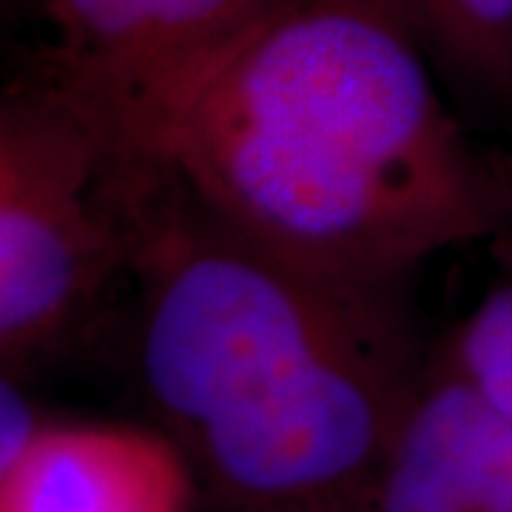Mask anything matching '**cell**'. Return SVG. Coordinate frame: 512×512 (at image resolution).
<instances>
[{"instance_id":"6da1fadb","label":"cell","mask_w":512,"mask_h":512,"mask_svg":"<svg viewBox=\"0 0 512 512\" xmlns=\"http://www.w3.org/2000/svg\"><path fill=\"white\" fill-rule=\"evenodd\" d=\"M439 80L404 0H291L214 77L165 165L276 254L407 285L493 231L490 151Z\"/></svg>"},{"instance_id":"5b68a950","label":"cell","mask_w":512,"mask_h":512,"mask_svg":"<svg viewBox=\"0 0 512 512\" xmlns=\"http://www.w3.org/2000/svg\"><path fill=\"white\" fill-rule=\"evenodd\" d=\"M362 512H512V421L430 353Z\"/></svg>"},{"instance_id":"8992f818","label":"cell","mask_w":512,"mask_h":512,"mask_svg":"<svg viewBox=\"0 0 512 512\" xmlns=\"http://www.w3.org/2000/svg\"><path fill=\"white\" fill-rule=\"evenodd\" d=\"M191 501L183 447L126 424H46L0 473V512H191Z\"/></svg>"},{"instance_id":"52a82bcc","label":"cell","mask_w":512,"mask_h":512,"mask_svg":"<svg viewBox=\"0 0 512 512\" xmlns=\"http://www.w3.org/2000/svg\"><path fill=\"white\" fill-rule=\"evenodd\" d=\"M495 217L484 239L495 271L470 316L444 345L464 379L512 421V154L490 151Z\"/></svg>"},{"instance_id":"277c9868","label":"cell","mask_w":512,"mask_h":512,"mask_svg":"<svg viewBox=\"0 0 512 512\" xmlns=\"http://www.w3.org/2000/svg\"><path fill=\"white\" fill-rule=\"evenodd\" d=\"M291 0H46L40 63L126 157L165 165L214 77Z\"/></svg>"},{"instance_id":"3957f363","label":"cell","mask_w":512,"mask_h":512,"mask_svg":"<svg viewBox=\"0 0 512 512\" xmlns=\"http://www.w3.org/2000/svg\"><path fill=\"white\" fill-rule=\"evenodd\" d=\"M148 168L40 69L9 83L0 103L3 373L26 376L55 359L128 274Z\"/></svg>"},{"instance_id":"7a4b0ae2","label":"cell","mask_w":512,"mask_h":512,"mask_svg":"<svg viewBox=\"0 0 512 512\" xmlns=\"http://www.w3.org/2000/svg\"><path fill=\"white\" fill-rule=\"evenodd\" d=\"M137 376L180 447L302 382L410 313L404 285L322 274L242 234L151 168L134 211Z\"/></svg>"},{"instance_id":"9c48e42d","label":"cell","mask_w":512,"mask_h":512,"mask_svg":"<svg viewBox=\"0 0 512 512\" xmlns=\"http://www.w3.org/2000/svg\"><path fill=\"white\" fill-rule=\"evenodd\" d=\"M23 384L26 376L3 373L0 379V473L12 470L46 427Z\"/></svg>"},{"instance_id":"ba28073f","label":"cell","mask_w":512,"mask_h":512,"mask_svg":"<svg viewBox=\"0 0 512 512\" xmlns=\"http://www.w3.org/2000/svg\"><path fill=\"white\" fill-rule=\"evenodd\" d=\"M439 77L512 103V0H404Z\"/></svg>"}]
</instances>
